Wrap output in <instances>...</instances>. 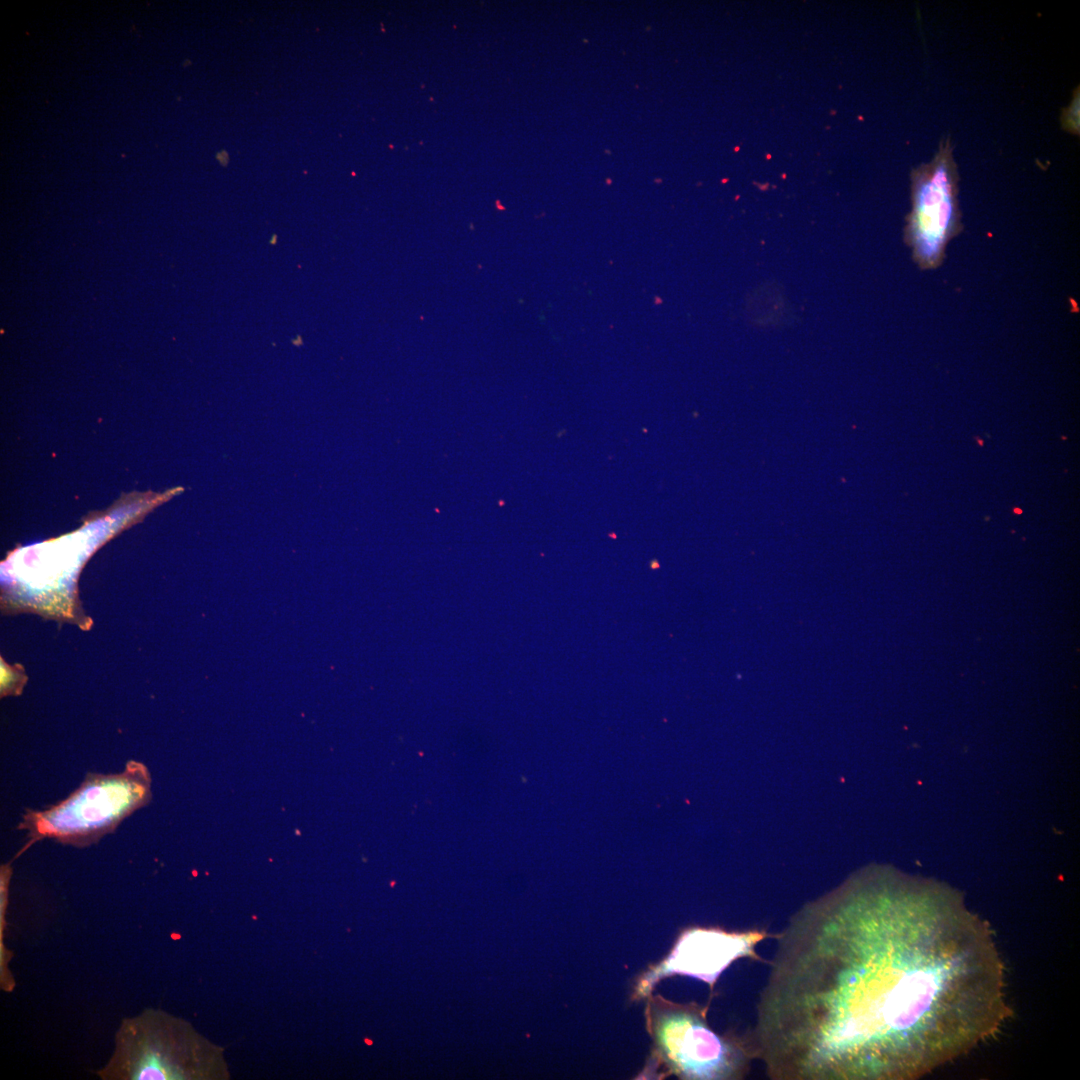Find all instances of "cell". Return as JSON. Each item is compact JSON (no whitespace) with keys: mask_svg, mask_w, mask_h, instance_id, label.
Here are the masks:
<instances>
[{"mask_svg":"<svg viewBox=\"0 0 1080 1080\" xmlns=\"http://www.w3.org/2000/svg\"><path fill=\"white\" fill-rule=\"evenodd\" d=\"M1079 94H1075L1068 109L1063 114V125L1067 127L1069 132H1078L1079 124Z\"/></svg>","mask_w":1080,"mask_h":1080,"instance_id":"52a82bcc","label":"cell"},{"mask_svg":"<svg viewBox=\"0 0 1080 1080\" xmlns=\"http://www.w3.org/2000/svg\"><path fill=\"white\" fill-rule=\"evenodd\" d=\"M958 194L959 174L947 139L928 163L911 173V210L904 239L922 270L942 265L948 244L963 228Z\"/></svg>","mask_w":1080,"mask_h":1080,"instance_id":"5b68a950","label":"cell"},{"mask_svg":"<svg viewBox=\"0 0 1080 1080\" xmlns=\"http://www.w3.org/2000/svg\"><path fill=\"white\" fill-rule=\"evenodd\" d=\"M748 1034L772 1080H913L996 1036L1012 1010L989 924L892 875L804 906Z\"/></svg>","mask_w":1080,"mask_h":1080,"instance_id":"6da1fadb","label":"cell"},{"mask_svg":"<svg viewBox=\"0 0 1080 1080\" xmlns=\"http://www.w3.org/2000/svg\"><path fill=\"white\" fill-rule=\"evenodd\" d=\"M655 1017V1036L671 1070L686 1079H742L754 1059L748 1036H720L706 1021V1007L667 1005Z\"/></svg>","mask_w":1080,"mask_h":1080,"instance_id":"277c9868","label":"cell"},{"mask_svg":"<svg viewBox=\"0 0 1080 1080\" xmlns=\"http://www.w3.org/2000/svg\"><path fill=\"white\" fill-rule=\"evenodd\" d=\"M775 938L764 929L728 932L718 928H691L679 938L673 952L655 972L681 974L706 982L713 989L720 974L741 958L762 961L758 943Z\"/></svg>","mask_w":1080,"mask_h":1080,"instance_id":"8992f818","label":"cell"},{"mask_svg":"<svg viewBox=\"0 0 1080 1080\" xmlns=\"http://www.w3.org/2000/svg\"><path fill=\"white\" fill-rule=\"evenodd\" d=\"M216 159L220 162L221 165L226 166L229 161V155L226 151L223 150L216 154Z\"/></svg>","mask_w":1080,"mask_h":1080,"instance_id":"ba28073f","label":"cell"},{"mask_svg":"<svg viewBox=\"0 0 1080 1080\" xmlns=\"http://www.w3.org/2000/svg\"><path fill=\"white\" fill-rule=\"evenodd\" d=\"M206 1057L181 1023L149 1008L124 1018L114 1050L96 1073L101 1080H176L202 1076Z\"/></svg>","mask_w":1080,"mask_h":1080,"instance_id":"3957f363","label":"cell"},{"mask_svg":"<svg viewBox=\"0 0 1080 1080\" xmlns=\"http://www.w3.org/2000/svg\"><path fill=\"white\" fill-rule=\"evenodd\" d=\"M151 783L147 766L135 760L128 761L118 773L87 774L64 800L43 810H26L18 828L26 831L28 840L16 857L46 838L75 847L98 842L149 804Z\"/></svg>","mask_w":1080,"mask_h":1080,"instance_id":"7a4b0ae2","label":"cell"}]
</instances>
